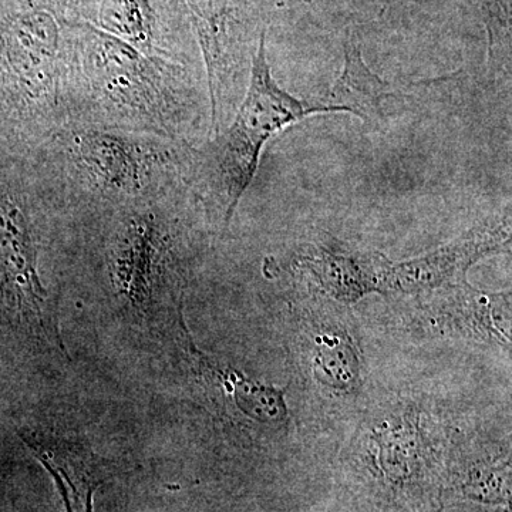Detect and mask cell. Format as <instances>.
<instances>
[{
  "mask_svg": "<svg viewBox=\"0 0 512 512\" xmlns=\"http://www.w3.org/2000/svg\"><path fill=\"white\" fill-rule=\"evenodd\" d=\"M244 0H187L207 64L212 123L222 119L229 80L239 62V12Z\"/></svg>",
  "mask_w": 512,
  "mask_h": 512,
  "instance_id": "3957f363",
  "label": "cell"
},
{
  "mask_svg": "<svg viewBox=\"0 0 512 512\" xmlns=\"http://www.w3.org/2000/svg\"><path fill=\"white\" fill-rule=\"evenodd\" d=\"M390 84L377 76L363 59L355 39L346 40L345 64L328 96L318 100L328 113H350L367 124L384 120V101L393 97Z\"/></svg>",
  "mask_w": 512,
  "mask_h": 512,
  "instance_id": "5b68a950",
  "label": "cell"
},
{
  "mask_svg": "<svg viewBox=\"0 0 512 512\" xmlns=\"http://www.w3.org/2000/svg\"><path fill=\"white\" fill-rule=\"evenodd\" d=\"M220 375L224 377L225 392L232 394L238 409L249 419L261 423H278L285 419L284 392L249 382L235 372H220Z\"/></svg>",
  "mask_w": 512,
  "mask_h": 512,
  "instance_id": "52a82bcc",
  "label": "cell"
},
{
  "mask_svg": "<svg viewBox=\"0 0 512 512\" xmlns=\"http://www.w3.org/2000/svg\"><path fill=\"white\" fill-rule=\"evenodd\" d=\"M100 18L104 28L126 37L134 45L150 43L151 16L144 0H104Z\"/></svg>",
  "mask_w": 512,
  "mask_h": 512,
  "instance_id": "ba28073f",
  "label": "cell"
},
{
  "mask_svg": "<svg viewBox=\"0 0 512 512\" xmlns=\"http://www.w3.org/2000/svg\"><path fill=\"white\" fill-rule=\"evenodd\" d=\"M328 113L319 101L296 99L272 76L266 59L265 33L252 57L245 99L231 126L218 133L212 147L211 180L224 207L225 224L254 181L262 151L276 134L312 114Z\"/></svg>",
  "mask_w": 512,
  "mask_h": 512,
  "instance_id": "6da1fadb",
  "label": "cell"
},
{
  "mask_svg": "<svg viewBox=\"0 0 512 512\" xmlns=\"http://www.w3.org/2000/svg\"><path fill=\"white\" fill-rule=\"evenodd\" d=\"M0 311L29 335L64 352L55 308L37 271V248L22 198L0 165Z\"/></svg>",
  "mask_w": 512,
  "mask_h": 512,
  "instance_id": "7a4b0ae2",
  "label": "cell"
},
{
  "mask_svg": "<svg viewBox=\"0 0 512 512\" xmlns=\"http://www.w3.org/2000/svg\"><path fill=\"white\" fill-rule=\"evenodd\" d=\"M80 157L101 183L130 190L138 184L137 163L126 144L110 136L83 138Z\"/></svg>",
  "mask_w": 512,
  "mask_h": 512,
  "instance_id": "8992f818",
  "label": "cell"
},
{
  "mask_svg": "<svg viewBox=\"0 0 512 512\" xmlns=\"http://www.w3.org/2000/svg\"><path fill=\"white\" fill-rule=\"evenodd\" d=\"M316 367L325 373L326 382L346 386L355 380L357 373L356 357L349 343H340V340H323Z\"/></svg>",
  "mask_w": 512,
  "mask_h": 512,
  "instance_id": "9c48e42d",
  "label": "cell"
},
{
  "mask_svg": "<svg viewBox=\"0 0 512 512\" xmlns=\"http://www.w3.org/2000/svg\"><path fill=\"white\" fill-rule=\"evenodd\" d=\"M33 456L55 481L66 512H94L93 497L100 487L99 458L80 444L43 434H20Z\"/></svg>",
  "mask_w": 512,
  "mask_h": 512,
  "instance_id": "277c9868",
  "label": "cell"
},
{
  "mask_svg": "<svg viewBox=\"0 0 512 512\" xmlns=\"http://www.w3.org/2000/svg\"><path fill=\"white\" fill-rule=\"evenodd\" d=\"M488 32L490 53L511 50V0H480Z\"/></svg>",
  "mask_w": 512,
  "mask_h": 512,
  "instance_id": "30bf717a",
  "label": "cell"
}]
</instances>
